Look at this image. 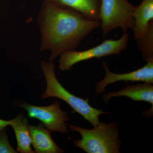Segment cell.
Returning <instances> with one entry per match:
<instances>
[{"mask_svg": "<svg viewBox=\"0 0 153 153\" xmlns=\"http://www.w3.org/2000/svg\"><path fill=\"white\" fill-rule=\"evenodd\" d=\"M37 22L41 36L40 50L49 51L52 61L64 52L75 50L100 26L98 20L88 19L74 10L46 0L42 4Z\"/></svg>", "mask_w": 153, "mask_h": 153, "instance_id": "1", "label": "cell"}, {"mask_svg": "<svg viewBox=\"0 0 153 153\" xmlns=\"http://www.w3.org/2000/svg\"><path fill=\"white\" fill-rule=\"evenodd\" d=\"M55 64L52 61H42L41 68L47 82V89L42 95V98L56 97L65 102L73 109L95 127L100 123V115L107 114L101 110L91 106L88 100L74 95L66 90L57 79L55 72Z\"/></svg>", "mask_w": 153, "mask_h": 153, "instance_id": "2", "label": "cell"}, {"mask_svg": "<svg viewBox=\"0 0 153 153\" xmlns=\"http://www.w3.org/2000/svg\"><path fill=\"white\" fill-rule=\"evenodd\" d=\"M72 131L78 132L81 140H75L74 146L88 153H118L121 141L116 122L100 123L94 128L88 129L74 125H69Z\"/></svg>", "mask_w": 153, "mask_h": 153, "instance_id": "3", "label": "cell"}, {"mask_svg": "<svg viewBox=\"0 0 153 153\" xmlns=\"http://www.w3.org/2000/svg\"><path fill=\"white\" fill-rule=\"evenodd\" d=\"M135 8L128 0H100L99 21L103 37L117 28L123 33L133 30Z\"/></svg>", "mask_w": 153, "mask_h": 153, "instance_id": "4", "label": "cell"}, {"mask_svg": "<svg viewBox=\"0 0 153 153\" xmlns=\"http://www.w3.org/2000/svg\"><path fill=\"white\" fill-rule=\"evenodd\" d=\"M129 39L128 34L126 32L118 40H106L95 47L83 51L73 50L64 52L60 55L59 68L62 71H68L75 64L82 61L120 54L126 49Z\"/></svg>", "mask_w": 153, "mask_h": 153, "instance_id": "5", "label": "cell"}, {"mask_svg": "<svg viewBox=\"0 0 153 153\" xmlns=\"http://www.w3.org/2000/svg\"><path fill=\"white\" fill-rule=\"evenodd\" d=\"M20 106L27 110L29 117L40 120L49 130L62 133L68 132L66 123L69 117L67 112L60 108L59 102L55 101L46 106H36L27 103H22Z\"/></svg>", "mask_w": 153, "mask_h": 153, "instance_id": "6", "label": "cell"}, {"mask_svg": "<svg viewBox=\"0 0 153 153\" xmlns=\"http://www.w3.org/2000/svg\"><path fill=\"white\" fill-rule=\"evenodd\" d=\"M102 66L105 70V75L104 78L96 85L95 93L97 94L102 93L108 85L119 81L153 83V60L147 61L146 64L142 68L123 74L111 72L105 62L102 63Z\"/></svg>", "mask_w": 153, "mask_h": 153, "instance_id": "7", "label": "cell"}, {"mask_svg": "<svg viewBox=\"0 0 153 153\" xmlns=\"http://www.w3.org/2000/svg\"><path fill=\"white\" fill-rule=\"evenodd\" d=\"M32 144L35 152L38 153H60L63 152L52 139V131L45 128L42 123L38 126H29Z\"/></svg>", "mask_w": 153, "mask_h": 153, "instance_id": "8", "label": "cell"}, {"mask_svg": "<svg viewBox=\"0 0 153 153\" xmlns=\"http://www.w3.org/2000/svg\"><path fill=\"white\" fill-rule=\"evenodd\" d=\"M126 97L134 101L149 102L153 108V85L152 83L144 82L142 84L127 85L122 89L103 95V99L107 103L111 98Z\"/></svg>", "mask_w": 153, "mask_h": 153, "instance_id": "9", "label": "cell"}, {"mask_svg": "<svg viewBox=\"0 0 153 153\" xmlns=\"http://www.w3.org/2000/svg\"><path fill=\"white\" fill-rule=\"evenodd\" d=\"M133 16L134 37L136 40L153 27V0H143L135 7Z\"/></svg>", "mask_w": 153, "mask_h": 153, "instance_id": "10", "label": "cell"}, {"mask_svg": "<svg viewBox=\"0 0 153 153\" xmlns=\"http://www.w3.org/2000/svg\"><path fill=\"white\" fill-rule=\"evenodd\" d=\"M56 5L74 10L88 19L99 20L100 0H46Z\"/></svg>", "mask_w": 153, "mask_h": 153, "instance_id": "11", "label": "cell"}, {"mask_svg": "<svg viewBox=\"0 0 153 153\" xmlns=\"http://www.w3.org/2000/svg\"><path fill=\"white\" fill-rule=\"evenodd\" d=\"M13 127L17 143V152L22 153H33L35 151L31 147L32 140L29 128L27 118L24 115L19 114L12 120Z\"/></svg>", "mask_w": 153, "mask_h": 153, "instance_id": "12", "label": "cell"}, {"mask_svg": "<svg viewBox=\"0 0 153 153\" xmlns=\"http://www.w3.org/2000/svg\"><path fill=\"white\" fill-rule=\"evenodd\" d=\"M135 41L145 61L153 60V27Z\"/></svg>", "mask_w": 153, "mask_h": 153, "instance_id": "13", "label": "cell"}, {"mask_svg": "<svg viewBox=\"0 0 153 153\" xmlns=\"http://www.w3.org/2000/svg\"><path fill=\"white\" fill-rule=\"evenodd\" d=\"M9 143L6 128L0 131V153H16Z\"/></svg>", "mask_w": 153, "mask_h": 153, "instance_id": "14", "label": "cell"}, {"mask_svg": "<svg viewBox=\"0 0 153 153\" xmlns=\"http://www.w3.org/2000/svg\"><path fill=\"white\" fill-rule=\"evenodd\" d=\"M12 120H5L0 119V131L4 128H6V127L10 126Z\"/></svg>", "mask_w": 153, "mask_h": 153, "instance_id": "15", "label": "cell"}]
</instances>
